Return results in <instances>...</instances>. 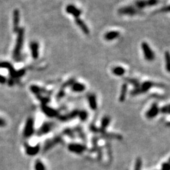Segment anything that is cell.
I'll use <instances>...</instances> for the list:
<instances>
[{"label":"cell","instance_id":"6da1fadb","mask_svg":"<svg viewBox=\"0 0 170 170\" xmlns=\"http://www.w3.org/2000/svg\"><path fill=\"white\" fill-rule=\"evenodd\" d=\"M24 34H25V30L23 28H20L18 31V37H17L15 48L14 49L13 54V58L15 59H18L20 55L23 44H24Z\"/></svg>","mask_w":170,"mask_h":170},{"label":"cell","instance_id":"7a4b0ae2","mask_svg":"<svg viewBox=\"0 0 170 170\" xmlns=\"http://www.w3.org/2000/svg\"><path fill=\"white\" fill-rule=\"evenodd\" d=\"M141 47L146 60L147 61H152L155 59L154 52L146 42H143L141 44Z\"/></svg>","mask_w":170,"mask_h":170},{"label":"cell","instance_id":"3957f363","mask_svg":"<svg viewBox=\"0 0 170 170\" xmlns=\"http://www.w3.org/2000/svg\"><path fill=\"white\" fill-rule=\"evenodd\" d=\"M118 13L120 15L134 16L141 13V11L137 10L134 6H127L118 10Z\"/></svg>","mask_w":170,"mask_h":170},{"label":"cell","instance_id":"277c9868","mask_svg":"<svg viewBox=\"0 0 170 170\" xmlns=\"http://www.w3.org/2000/svg\"><path fill=\"white\" fill-rule=\"evenodd\" d=\"M34 121L32 118H29L27 120L24 132V135L25 137H30L34 132Z\"/></svg>","mask_w":170,"mask_h":170},{"label":"cell","instance_id":"5b68a950","mask_svg":"<svg viewBox=\"0 0 170 170\" xmlns=\"http://www.w3.org/2000/svg\"><path fill=\"white\" fill-rule=\"evenodd\" d=\"M66 11L68 14H70L72 15L75 18H79L82 14V11L78 8L76 7H75L74 4H68L66 8Z\"/></svg>","mask_w":170,"mask_h":170},{"label":"cell","instance_id":"8992f818","mask_svg":"<svg viewBox=\"0 0 170 170\" xmlns=\"http://www.w3.org/2000/svg\"><path fill=\"white\" fill-rule=\"evenodd\" d=\"M75 21L76 24L79 27V28H80L85 35H89L90 33L89 28L88 27L87 25L85 24V22L81 18H80V17H79V18H75Z\"/></svg>","mask_w":170,"mask_h":170},{"label":"cell","instance_id":"52a82bcc","mask_svg":"<svg viewBox=\"0 0 170 170\" xmlns=\"http://www.w3.org/2000/svg\"><path fill=\"white\" fill-rule=\"evenodd\" d=\"M20 24V11L18 9H15L13 11V31L18 32Z\"/></svg>","mask_w":170,"mask_h":170},{"label":"cell","instance_id":"ba28073f","mask_svg":"<svg viewBox=\"0 0 170 170\" xmlns=\"http://www.w3.org/2000/svg\"><path fill=\"white\" fill-rule=\"evenodd\" d=\"M31 52H32V55L33 59H37L38 58L39 55V52H38V49H39V45L38 42L34 41L30 43V45Z\"/></svg>","mask_w":170,"mask_h":170},{"label":"cell","instance_id":"9c48e42d","mask_svg":"<svg viewBox=\"0 0 170 170\" xmlns=\"http://www.w3.org/2000/svg\"><path fill=\"white\" fill-rule=\"evenodd\" d=\"M71 88L72 92L76 93H81L86 89V86L83 83H78V82H74L71 85Z\"/></svg>","mask_w":170,"mask_h":170},{"label":"cell","instance_id":"30bf717a","mask_svg":"<svg viewBox=\"0 0 170 170\" xmlns=\"http://www.w3.org/2000/svg\"><path fill=\"white\" fill-rule=\"evenodd\" d=\"M120 32L118 31H110L106 32L104 35V38L106 41H112L117 38L119 36H120Z\"/></svg>","mask_w":170,"mask_h":170},{"label":"cell","instance_id":"8fae6325","mask_svg":"<svg viewBox=\"0 0 170 170\" xmlns=\"http://www.w3.org/2000/svg\"><path fill=\"white\" fill-rule=\"evenodd\" d=\"M159 110H159L157 105L156 103H154L151 106V109L148 110V112H147L146 116L149 118H154L158 114Z\"/></svg>","mask_w":170,"mask_h":170},{"label":"cell","instance_id":"7c38bea8","mask_svg":"<svg viewBox=\"0 0 170 170\" xmlns=\"http://www.w3.org/2000/svg\"><path fill=\"white\" fill-rule=\"evenodd\" d=\"M0 67L1 68H6V69H8L10 71V74L11 77L15 78V73L16 71L14 69V68L13 67L12 65L8 62H0Z\"/></svg>","mask_w":170,"mask_h":170},{"label":"cell","instance_id":"4fadbf2b","mask_svg":"<svg viewBox=\"0 0 170 170\" xmlns=\"http://www.w3.org/2000/svg\"><path fill=\"white\" fill-rule=\"evenodd\" d=\"M154 86H155V84L154 83H152V81H145L141 84L140 87L139 86V88L140 93L141 92L146 93Z\"/></svg>","mask_w":170,"mask_h":170},{"label":"cell","instance_id":"5bb4252c","mask_svg":"<svg viewBox=\"0 0 170 170\" xmlns=\"http://www.w3.org/2000/svg\"><path fill=\"white\" fill-rule=\"evenodd\" d=\"M112 73L117 76H122L126 73V69L122 66H116L112 69Z\"/></svg>","mask_w":170,"mask_h":170},{"label":"cell","instance_id":"9a60e30c","mask_svg":"<svg viewBox=\"0 0 170 170\" xmlns=\"http://www.w3.org/2000/svg\"><path fill=\"white\" fill-rule=\"evenodd\" d=\"M40 149V146L38 145H37L34 147H31V146H28L27 147L26 152L27 154L28 155L30 156H34L37 154L38 152L39 151Z\"/></svg>","mask_w":170,"mask_h":170},{"label":"cell","instance_id":"2e32d148","mask_svg":"<svg viewBox=\"0 0 170 170\" xmlns=\"http://www.w3.org/2000/svg\"><path fill=\"white\" fill-rule=\"evenodd\" d=\"M88 100L90 107L93 110L96 109V107H97V103H96V98L95 95H90L88 97Z\"/></svg>","mask_w":170,"mask_h":170},{"label":"cell","instance_id":"e0dca14e","mask_svg":"<svg viewBox=\"0 0 170 170\" xmlns=\"http://www.w3.org/2000/svg\"><path fill=\"white\" fill-rule=\"evenodd\" d=\"M69 149L71 151L75 152V153H81V152L83 151L84 147L79 144H71L69 146Z\"/></svg>","mask_w":170,"mask_h":170},{"label":"cell","instance_id":"ac0fdd59","mask_svg":"<svg viewBox=\"0 0 170 170\" xmlns=\"http://www.w3.org/2000/svg\"><path fill=\"white\" fill-rule=\"evenodd\" d=\"M127 93V84L124 83L123 84L122 86L121 93H120V97H119V100H120L121 101H123L125 99H126Z\"/></svg>","mask_w":170,"mask_h":170},{"label":"cell","instance_id":"d6986e66","mask_svg":"<svg viewBox=\"0 0 170 170\" xmlns=\"http://www.w3.org/2000/svg\"><path fill=\"white\" fill-rule=\"evenodd\" d=\"M134 7L139 10H142L147 7L146 0H138L135 3Z\"/></svg>","mask_w":170,"mask_h":170},{"label":"cell","instance_id":"ffe728a7","mask_svg":"<svg viewBox=\"0 0 170 170\" xmlns=\"http://www.w3.org/2000/svg\"><path fill=\"white\" fill-rule=\"evenodd\" d=\"M50 129V125L45 123L41 127V129H40V130L38 131V134L42 135V134H46V133H47V132L49 131Z\"/></svg>","mask_w":170,"mask_h":170},{"label":"cell","instance_id":"44dd1931","mask_svg":"<svg viewBox=\"0 0 170 170\" xmlns=\"http://www.w3.org/2000/svg\"><path fill=\"white\" fill-rule=\"evenodd\" d=\"M164 59L166 62V67L168 72L170 71V55L169 51H166L164 53Z\"/></svg>","mask_w":170,"mask_h":170},{"label":"cell","instance_id":"7402d4cb","mask_svg":"<svg viewBox=\"0 0 170 170\" xmlns=\"http://www.w3.org/2000/svg\"><path fill=\"white\" fill-rule=\"evenodd\" d=\"M42 109H43V111L45 113H46V114L49 116H54V110H52V109H50V108H48L47 106H43L42 107Z\"/></svg>","mask_w":170,"mask_h":170},{"label":"cell","instance_id":"603a6c76","mask_svg":"<svg viewBox=\"0 0 170 170\" xmlns=\"http://www.w3.org/2000/svg\"><path fill=\"white\" fill-rule=\"evenodd\" d=\"M35 170H45V165L42 161L37 160L35 164Z\"/></svg>","mask_w":170,"mask_h":170},{"label":"cell","instance_id":"cb8c5ba5","mask_svg":"<svg viewBox=\"0 0 170 170\" xmlns=\"http://www.w3.org/2000/svg\"><path fill=\"white\" fill-rule=\"evenodd\" d=\"M147 7H151L160 3V0H146Z\"/></svg>","mask_w":170,"mask_h":170},{"label":"cell","instance_id":"d4e9b609","mask_svg":"<svg viewBox=\"0 0 170 170\" xmlns=\"http://www.w3.org/2000/svg\"><path fill=\"white\" fill-rule=\"evenodd\" d=\"M127 81H128L129 83H130L131 84H132L136 88H139V87L140 86L139 82L138 80H137V79L129 78V79H127Z\"/></svg>","mask_w":170,"mask_h":170},{"label":"cell","instance_id":"484cf974","mask_svg":"<svg viewBox=\"0 0 170 170\" xmlns=\"http://www.w3.org/2000/svg\"><path fill=\"white\" fill-rule=\"evenodd\" d=\"M30 90L33 93L38 94L40 92H41V89L37 86H35V85H32V86H31L30 87Z\"/></svg>","mask_w":170,"mask_h":170},{"label":"cell","instance_id":"4316f807","mask_svg":"<svg viewBox=\"0 0 170 170\" xmlns=\"http://www.w3.org/2000/svg\"><path fill=\"white\" fill-rule=\"evenodd\" d=\"M26 72L25 69H21L18 71H16L15 73V78H18V77H21L23 75H25V73Z\"/></svg>","mask_w":170,"mask_h":170},{"label":"cell","instance_id":"83f0119b","mask_svg":"<svg viewBox=\"0 0 170 170\" xmlns=\"http://www.w3.org/2000/svg\"><path fill=\"white\" fill-rule=\"evenodd\" d=\"M109 118H105L103 121H102V125H103V127H106L108 124H109Z\"/></svg>","mask_w":170,"mask_h":170},{"label":"cell","instance_id":"f1b7e54d","mask_svg":"<svg viewBox=\"0 0 170 170\" xmlns=\"http://www.w3.org/2000/svg\"><path fill=\"white\" fill-rule=\"evenodd\" d=\"M6 82H7V79H6V78L0 75V83L4 84Z\"/></svg>","mask_w":170,"mask_h":170},{"label":"cell","instance_id":"f546056e","mask_svg":"<svg viewBox=\"0 0 170 170\" xmlns=\"http://www.w3.org/2000/svg\"><path fill=\"white\" fill-rule=\"evenodd\" d=\"M162 170H169V163H164L163 165Z\"/></svg>","mask_w":170,"mask_h":170},{"label":"cell","instance_id":"4dcf8cb0","mask_svg":"<svg viewBox=\"0 0 170 170\" xmlns=\"http://www.w3.org/2000/svg\"><path fill=\"white\" fill-rule=\"evenodd\" d=\"M161 12H169V6H166V7L163 8L161 10Z\"/></svg>","mask_w":170,"mask_h":170},{"label":"cell","instance_id":"1f68e13d","mask_svg":"<svg viewBox=\"0 0 170 170\" xmlns=\"http://www.w3.org/2000/svg\"><path fill=\"white\" fill-rule=\"evenodd\" d=\"M6 126V122L4 120H3V118H0V127H3Z\"/></svg>","mask_w":170,"mask_h":170},{"label":"cell","instance_id":"d6a6232c","mask_svg":"<svg viewBox=\"0 0 170 170\" xmlns=\"http://www.w3.org/2000/svg\"><path fill=\"white\" fill-rule=\"evenodd\" d=\"M14 84V81L12 79H9V81H8V84L10 85V86H11V85H13Z\"/></svg>","mask_w":170,"mask_h":170}]
</instances>
